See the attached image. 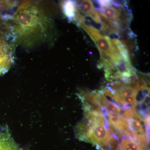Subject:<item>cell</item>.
Masks as SVG:
<instances>
[{"label": "cell", "instance_id": "6da1fadb", "mask_svg": "<svg viewBox=\"0 0 150 150\" xmlns=\"http://www.w3.org/2000/svg\"><path fill=\"white\" fill-rule=\"evenodd\" d=\"M45 2L25 1L12 15V42L15 46L29 49L52 43L55 36L54 11Z\"/></svg>", "mask_w": 150, "mask_h": 150}, {"label": "cell", "instance_id": "7a4b0ae2", "mask_svg": "<svg viewBox=\"0 0 150 150\" xmlns=\"http://www.w3.org/2000/svg\"><path fill=\"white\" fill-rule=\"evenodd\" d=\"M79 26L93 40L99 50L100 57L111 59L112 56V49L107 38L103 36L98 30L93 27L88 26L83 23H80Z\"/></svg>", "mask_w": 150, "mask_h": 150}, {"label": "cell", "instance_id": "3957f363", "mask_svg": "<svg viewBox=\"0 0 150 150\" xmlns=\"http://www.w3.org/2000/svg\"><path fill=\"white\" fill-rule=\"evenodd\" d=\"M110 137V134L104 126L95 124L89 129L83 141L96 145L99 149L107 150L108 141Z\"/></svg>", "mask_w": 150, "mask_h": 150}, {"label": "cell", "instance_id": "277c9868", "mask_svg": "<svg viewBox=\"0 0 150 150\" xmlns=\"http://www.w3.org/2000/svg\"><path fill=\"white\" fill-rule=\"evenodd\" d=\"M15 47L12 42L0 38V76L7 72L13 64Z\"/></svg>", "mask_w": 150, "mask_h": 150}, {"label": "cell", "instance_id": "5b68a950", "mask_svg": "<svg viewBox=\"0 0 150 150\" xmlns=\"http://www.w3.org/2000/svg\"><path fill=\"white\" fill-rule=\"evenodd\" d=\"M77 10L93 20L98 23H101L100 16L94 8L92 2L91 1H75Z\"/></svg>", "mask_w": 150, "mask_h": 150}, {"label": "cell", "instance_id": "8992f818", "mask_svg": "<svg viewBox=\"0 0 150 150\" xmlns=\"http://www.w3.org/2000/svg\"><path fill=\"white\" fill-rule=\"evenodd\" d=\"M111 60L121 75V79L123 77H130L137 73V71L131 65V63L126 62L122 57L112 58Z\"/></svg>", "mask_w": 150, "mask_h": 150}, {"label": "cell", "instance_id": "52a82bcc", "mask_svg": "<svg viewBox=\"0 0 150 150\" xmlns=\"http://www.w3.org/2000/svg\"><path fill=\"white\" fill-rule=\"evenodd\" d=\"M0 150H21L8 129L0 131Z\"/></svg>", "mask_w": 150, "mask_h": 150}, {"label": "cell", "instance_id": "ba28073f", "mask_svg": "<svg viewBox=\"0 0 150 150\" xmlns=\"http://www.w3.org/2000/svg\"><path fill=\"white\" fill-rule=\"evenodd\" d=\"M18 2L0 1V23L11 16L10 13L18 6Z\"/></svg>", "mask_w": 150, "mask_h": 150}, {"label": "cell", "instance_id": "9c48e42d", "mask_svg": "<svg viewBox=\"0 0 150 150\" xmlns=\"http://www.w3.org/2000/svg\"><path fill=\"white\" fill-rule=\"evenodd\" d=\"M61 6L63 12L69 21L76 23V12L77 8L75 1H63L61 4Z\"/></svg>", "mask_w": 150, "mask_h": 150}, {"label": "cell", "instance_id": "30bf717a", "mask_svg": "<svg viewBox=\"0 0 150 150\" xmlns=\"http://www.w3.org/2000/svg\"><path fill=\"white\" fill-rule=\"evenodd\" d=\"M87 118L81 122L79 123L75 127L76 137L81 141H83L89 129L93 125Z\"/></svg>", "mask_w": 150, "mask_h": 150}, {"label": "cell", "instance_id": "8fae6325", "mask_svg": "<svg viewBox=\"0 0 150 150\" xmlns=\"http://www.w3.org/2000/svg\"><path fill=\"white\" fill-rule=\"evenodd\" d=\"M102 13H99L100 16L109 19L117 21L120 15V11L114 7L103 8Z\"/></svg>", "mask_w": 150, "mask_h": 150}, {"label": "cell", "instance_id": "7c38bea8", "mask_svg": "<svg viewBox=\"0 0 150 150\" xmlns=\"http://www.w3.org/2000/svg\"><path fill=\"white\" fill-rule=\"evenodd\" d=\"M104 108L108 113H116L119 115L121 112V109L120 107L118 105L113 102L109 101Z\"/></svg>", "mask_w": 150, "mask_h": 150}, {"label": "cell", "instance_id": "4fadbf2b", "mask_svg": "<svg viewBox=\"0 0 150 150\" xmlns=\"http://www.w3.org/2000/svg\"><path fill=\"white\" fill-rule=\"evenodd\" d=\"M108 116L109 118V123L112 124L115 128L119 129V124L120 116L116 113H108Z\"/></svg>", "mask_w": 150, "mask_h": 150}, {"label": "cell", "instance_id": "5bb4252c", "mask_svg": "<svg viewBox=\"0 0 150 150\" xmlns=\"http://www.w3.org/2000/svg\"><path fill=\"white\" fill-rule=\"evenodd\" d=\"M123 100L126 104L130 105L132 106H135L137 104V100H136L135 97L128 96L123 97Z\"/></svg>", "mask_w": 150, "mask_h": 150}]
</instances>
